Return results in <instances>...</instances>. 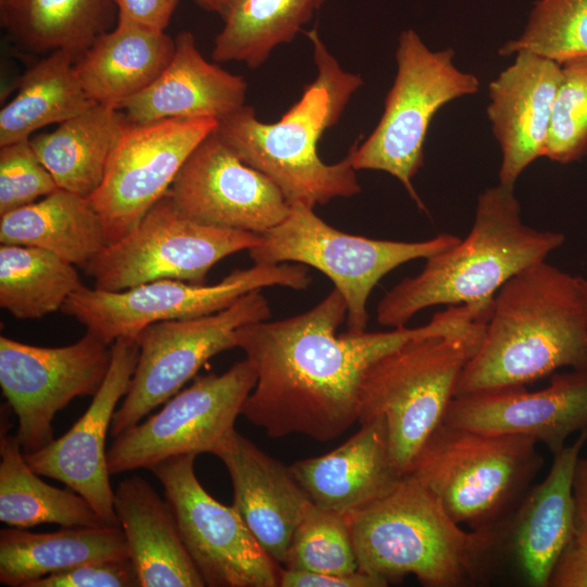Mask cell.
Segmentation results:
<instances>
[{"mask_svg": "<svg viewBox=\"0 0 587 587\" xmlns=\"http://www.w3.org/2000/svg\"><path fill=\"white\" fill-rule=\"evenodd\" d=\"M345 320L347 303L334 288L305 312L239 327L237 347L257 373L240 415L272 438L333 440L358 422L360 383L375 360L411 339L455 332L465 315L448 307L419 327L338 335Z\"/></svg>", "mask_w": 587, "mask_h": 587, "instance_id": "1", "label": "cell"}, {"mask_svg": "<svg viewBox=\"0 0 587 587\" xmlns=\"http://www.w3.org/2000/svg\"><path fill=\"white\" fill-rule=\"evenodd\" d=\"M580 278L546 260L509 279L495 295L483 339L454 396L525 386L563 367L587 373Z\"/></svg>", "mask_w": 587, "mask_h": 587, "instance_id": "2", "label": "cell"}, {"mask_svg": "<svg viewBox=\"0 0 587 587\" xmlns=\"http://www.w3.org/2000/svg\"><path fill=\"white\" fill-rule=\"evenodd\" d=\"M305 35L313 47L316 77L300 99L275 123L260 121L245 104L220 120L216 133L243 163L268 177L290 205L314 208L361 191L351 148L344 159L327 164L317 145L363 79L341 67L315 28Z\"/></svg>", "mask_w": 587, "mask_h": 587, "instance_id": "3", "label": "cell"}, {"mask_svg": "<svg viewBox=\"0 0 587 587\" xmlns=\"http://www.w3.org/2000/svg\"><path fill=\"white\" fill-rule=\"evenodd\" d=\"M360 571L387 584L413 575L428 587L480 583L499 563L504 524L470 532L414 476L345 515Z\"/></svg>", "mask_w": 587, "mask_h": 587, "instance_id": "4", "label": "cell"}, {"mask_svg": "<svg viewBox=\"0 0 587 587\" xmlns=\"http://www.w3.org/2000/svg\"><path fill=\"white\" fill-rule=\"evenodd\" d=\"M564 240L560 232L526 225L514 186L499 183L478 196L466 237L425 259L420 273L388 290L377 304L376 320L398 328L429 307L491 301L509 279L546 261Z\"/></svg>", "mask_w": 587, "mask_h": 587, "instance_id": "5", "label": "cell"}, {"mask_svg": "<svg viewBox=\"0 0 587 587\" xmlns=\"http://www.w3.org/2000/svg\"><path fill=\"white\" fill-rule=\"evenodd\" d=\"M489 314L449 334L411 339L375 360L363 374L358 423L384 417L390 455L402 475L410 473L420 450L442 423Z\"/></svg>", "mask_w": 587, "mask_h": 587, "instance_id": "6", "label": "cell"}, {"mask_svg": "<svg viewBox=\"0 0 587 587\" xmlns=\"http://www.w3.org/2000/svg\"><path fill=\"white\" fill-rule=\"evenodd\" d=\"M542 464L530 437L482 433L442 422L409 474L455 523L479 530L509 521Z\"/></svg>", "mask_w": 587, "mask_h": 587, "instance_id": "7", "label": "cell"}, {"mask_svg": "<svg viewBox=\"0 0 587 587\" xmlns=\"http://www.w3.org/2000/svg\"><path fill=\"white\" fill-rule=\"evenodd\" d=\"M454 51H432L413 29L403 30L396 50L397 72L372 134L352 147L355 171H382L396 177L419 209L426 207L412 178L424 161L430 122L448 102L478 91L479 80L454 64Z\"/></svg>", "mask_w": 587, "mask_h": 587, "instance_id": "8", "label": "cell"}, {"mask_svg": "<svg viewBox=\"0 0 587 587\" xmlns=\"http://www.w3.org/2000/svg\"><path fill=\"white\" fill-rule=\"evenodd\" d=\"M461 238L439 234L420 241L351 235L334 228L313 208L294 203L287 216L261 235L248 250L254 264L299 263L325 274L347 303V327L364 332L369 297L378 282L398 266L446 250Z\"/></svg>", "mask_w": 587, "mask_h": 587, "instance_id": "9", "label": "cell"}, {"mask_svg": "<svg viewBox=\"0 0 587 587\" xmlns=\"http://www.w3.org/2000/svg\"><path fill=\"white\" fill-rule=\"evenodd\" d=\"M310 284L302 264H253L233 271L213 285L158 279L118 291L83 285L61 311L111 346L118 338L137 339L146 327L158 322L218 312L253 290L273 286L302 290Z\"/></svg>", "mask_w": 587, "mask_h": 587, "instance_id": "10", "label": "cell"}, {"mask_svg": "<svg viewBox=\"0 0 587 587\" xmlns=\"http://www.w3.org/2000/svg\"><path fill=\"white\" fill-rule=\"evenodd\" d=\"M260 238L189 220L167 191L129 233L101 250L85 271L96 288L109 291L158 279L203 284L217 262L250 250Z\"/></svg>", "mask_w": 587, "mask_h": 587, "instance_id": "11", "label": "cell"}, {"mask_svg": "<svg viewBox=\"0 0 587 587\" xmlns=\"http://www.w3.org/2000/svg\"><path fill=\"white\" fill-rule=\"evenodd\" d=\"M271 308L261 290L208 315L158 322L137 337L139 354L110 434L116 437L165 403L212 357L237 347V329L268 320Z\"/></svg>", "mask_w": 587, "mask_h": 587, "instance_id": "12", "label": "cell"}, {"mask_svg": "<svg viewBox=\"0 0 587 587\" xmlns=\"http://www.w3.org/2000/svg\"><path fill=\"white\" fill-rule=\"evenodd\" d=\"M257 373L245 358L223 374L200 376L155 414L120 435L108 450L111 475L150 469L168 458L211 453L235 427Z\"/></svg>", "mask_w": 587, "mask_h": 587, "instance_id": "13", "label": "cell"}, {"mask_svg": "<svg viewBox=\"0 0 587 587\" xmlns=\"http://www.w3.org/2000/svg\"><path fill=\"white\" fill-rule=\"evenodd\" d=\"M197 454L163 460L149 470L164 488L185 547L210 587H277L280 566L233 507L214 499L195 473Z\"/></svg>", "mask_w": 587, "mask_h": 587, "instance_id": "14", "label": "cell"}, {"mask_svg": "<svg viewBox=\"0 0 587 587\" xmlns=\"http://www.w3.org/2000/svg\"><path fill=\"white\" fill-rule=\"evenodd\" d=\"M111 361V346L93 334L63 347H41L0 337V386L17 417L25 453L51 442L52 421L77 397H93Z\"/></svg>", "mask_w": 587, "mask_h": 587, "instance_id": "15", "label": "cell"}, {"mask_svg": "<svg viewBox=\"0 0 587 587\" xmlns=\"http://www.w3.org/2000/svg\"><path fill=\"white\" fill-rule=\"evenodd\" d=\"M217 124L215 118L199 117L127 126L101 185L88 198L109 243L129 233L170 190L187 159Z\"/></svg>", "mask_w": 587, "mask_h": 587, "instance_id": "16", "label": "cell"}, {"mask_svg": "<svg viewBox=\"0 0 587 587\" xmlns=\"http://www.w3.org/2000/svg\"><path fill=\"white\" fill-rule=\"evenodd\" d=\"M168 191L182 214L196 223L257 235L278 225L290 210L279 188L243 163L216 129L193 150Z\"/></svg>", "mask_w": 587, "mask_h": 587, "instance_id": "17", "label": "cell"}, {"mask_svg": "<svg viewBox=\"0 0 587 587\" xmlns=\"http://www.w3.org/2000/svg\"><path fill=\"white\" fill-rule=\"evenodd\" d=\"M138 354L137 339H116L111 345L105 378L86 412L61 437L36 451L24 452L37 474L70 487L111 526H120V523L113 505L105 438L116 405L127 392Z\"/></svg>", "mask_w": 587, "mask_h": 587, "instance_id": "18", "label": "cell"}, {"mask_svg": "<svg viewBox=\"0 0 587 587\" xmlns=\"http://www.w3.org/2000/svg\"><path fill=\"white\" fill-rule=\"evenodd\" d=\"M444 423L488 434L522 435L554 455L576 432L587 428V373L553 374L538 390L525 386L454 396Z\"/></svg>", "mask_w": 587, "mask_h": 587, "instance_id": "19", "label": "cell"}, {"mask_svg": "<svg viewBox=\"0 0 587 587\" xmlns=\"http://www.w3.org/2000/svg\"><path fill=\"white\" fill-rule=\"evenodd\" d=\"M560 79V63L520 51L490 82L487 115L501 149L500 184L514 186L524 170L544 157Z\"/></svg>", "mask_w": 587, "mask_h": 587, "instance_id": "20", "label": "cell"}, {"mask_svg": "<svg viewBox=\"0 0 587 587\" xmlns=\"http://www.w3.org/2000/svg\"><path fill=\"white\" fill-rule=\"evenodd\" d=\"M234 490L233 507L262 546L284 566L295 532L312 503L289 466L263 452L235 428L214 448Z\"/></svg>", "mask_w": 587, "mask_h": 587, "instance_id": "21", "label": "cell"}, {"mask_svg": "<svg viewBox=\"0 0 587 587\" xmlns=\"http://www.w3.org/2000/svg\"><path fill=\"white\" fill-rule=\"evenodd\" d=\"M586 441L587 428L554 454L547 476L529 488L504 525L501 555H511L528 586L548 587L554 564L574 537L573 477Z\"/></svg>", "mask_w": 587, "mask_h": 587, "instance_id": "22", "label": "cell"}, {"mask_svg": "<svg viewBox=\"0 0 587 587\" xmlns=\"http://www.w3.org/2000/svg\"><path fill=\"white\" fill-rule=\"evenodd\" d=\"M360 425L336 449L289 466L315 505L341 515L384 497L404 476L392 462L384 417L376 416Z\"/></svg>", "mask_w": 587, "mask_h": 587, "instance_id": "23", "label": "cell"}, {"mask_svg": "<svg viewBox=\"0 0 587 587\" xmlns=\"http://www.w3.org/2000/svg\"><path fill=\"white\" fill-rule=\"evenodd\" d=\"M247 82L208 62L191 32L175 38L173 57L145 90L122 104L130 124L167 118L210 117L217 121L245 105Z\"/></svg>", "mask_w": 587, "mask_h": 587, "instance_id": "24", "label": "cell"}, {"mask_svg": "<svg viewBox=\"0 0 587 587\" xmlns=\"http://www.w3.org/2000/svg\"><path fill=\"white\" fill-rule=\"evenodd\" d=\"M113 505L139 587L205 586L170 503L147 480L135 475L120 482Z\"/></svg>", "mask_w": 587, "mask_h": 587, "instance_id": "25", "label": "cell"}, {"mask_svg": "<svg viewBox=\"0 0 587 587\" xmlns=\"http://www.w3.org/2000/svg\"><path fill=\"white\" fill-rule=\"evenodd\" d=\"M175 39L117 21L75 60L76 75L96 103L120 109L150 86L170 63Z\"/></svg>", "mask_w": 587, "mask_h": 587, "instance_id": "26", "label": "cell"}, {"mask_svg": "<svg viewBox=\"0 0 587 587\" xmlns=\"http://www.w3.org/2000/svg\"><path fill=\"white\" fill-rule=\"evenodd\" d=\"M129 124L122 110L93 103L54 130L33 135L29 142L60 189L89 198Z\"/></svg>", "mask_w": 587, "mask_h": 587, "instance_id": "27", "label": "cell"}, {"mask_svg": "<svg viewBox=\"0 0 587 587\" xmlns=\"http://www.w3.org/2000/svg\"><path fill=\"white\" fill-rule=\"evenodd\" d=\"M129 559L121 526L63 527L53 533L25 528L0 532V583L25 587L28 583L77 565Z\"/></svg>", "mask_w": 587, "mask_h": 587, "instance_id": "28", "label": "cell"}, {"mask_svg": "<svg viewBox=\"0 0 587 587\" xmlns=\"http://www.w3.org/2000/svg\"><path fill=\"white\" fill-rule=\"evenodd\" d=\"M0 243L39 248L85 268L109 241L89 199L58 188L0 215Z\"/></svg>", "mask_w": 587, "mask_h": 587, "instance_id": "29", "label": "cell"}, {"mask_svg": "<svg viewBox=\"0 0 587 587\" xmlns=\"http://www.w3.org/2000/svg\"><path fill=\"white\" fill-rule=\"evenodd\" d=\"M114 7L112 0H0V23L27 51L64 50L76 60L107 32Z\"/></svg>", "mask_w": 587, "mask_h": 587, "instance_id": "30", "label": "cell"}, {"mask_svg": "<svg viewBox=\"0 0 587 587\" xmlns=\"http://www.w3.org/2000/svg\"><path fill=\"white\" fill-rule=\"evenodd\" d=\"M67 51L48 53L17 82V92L0 110V147L28 140L35 132L62 123L96 103L83 88Z\"/></svg>", "mask_w": 587, "mask_h": 587, "instance_id": "31", "label": "cell"}, {"mask_svg": "<svg viewBox=\"0 0 587 587\" xmlns=\"http://www.w3.org/2000/svg\"><path fill=\"white\" fill-rule=\"evenodd\" d=\"M0 521L16 528L108 525L78 494L47 484L27 463L16 435L1 428Z\"/></svg>", "mask_w": 587, "mask_h": 587, "instance_id": "32", "label": "cell"}, {"mask_svg": "<svg viewBox=\"0 0 587 587\" xmlns=\"http://www.w3.org/2000/svg\"><path fill=\"white\" fill-rule=\"evenodd\" d=\"M326 0H227L212 59L261 66L272 51L303 29Z\"/></svg>", "mask_w": 587, "mask_h": 587, "instance_id": "33", "label": "cell"}, {"mask_svg": "<svg viewBox=\"0 0 587 587\" xmlns=\"http://www.w3.org/2000/svg\"><path fill=\"white\" fill-rule=\"evenodd\" d=\"M83 286L74 264L27 246H0V305L17 320L61 310Z\"/></svg>", "mask_w": 587, "mask_h": 587, "instance_id": "34", "label": "cell"}, {"mask_svg": "<svg viewBox=\"0 0 587 587\" xmlns=\"http://www.w3.org/2000/svg\"><path fill=\"white\" fill-rule=\"evenodd\" d=\"M529 51L558 63L587 57V0H538L522 35L499 48L501 57Z\"/></svg>", "mask_w": 587, "mask_h": 587, "instance_id": "35", "label": "cell"}, {"mask_svg": "<svg viewBox=\"0 0 587 587\" xmlns=\"http://www.w3.org/2000/svg\"><path fill=\"white\" fill-rule=\"evenodd\" d=\"M283 567L316 573L357 572V557L345 515L312 502L295 532Z\"/></svg>", "mask_w": 587, "mask_h": 587, "instance_id": "36", "label": "cell"}, {"mask_svg": "<svg viewBox=\"0 0 587 587\" xmlns=\"http://www.w3.org/2000/svg\"><path fill=\"white\" fill-rule=\"evenodd\" d=\"M587 153V57L561 63L544 157L567 164Z\"/></svg>", "mask_w": 587, "mask_h": 587, "instance_id": "37", "label": "cell"}, {"mask_svg": "<svg viewBox=\"0 0 587 587\" xmlns=\"http://www.w3.org/2000/svg\"><path fill=\"white\" fill-rule=\"evenodd\" d=\"M58 188L29 139L0 147V215L30 204Z\"/></svg>", "mask_w": 587, "mask_h": 587, "instance_id": "38", "label": "cell"}, {"mask_svg": "<svg viewBox=\"0 0 587 587\" xmlns=\"http://www.w3.org/2000/svg\"><path fill=\"white\" fill-rule=\"evenodd\" d=\"M139 587L129 559L87 562L28 583L25 587Z\"/></svg>", "mask_w": 587, "mask_h": 587, "instance_id": "39", "label": "cell"}, {"mask_svg": "<svg viewBox=\"0 0 587 587\" xmlns=\"http://www.w3.org/2000/svg\"><path fill=\"white\" fill-rule=\"evenodd\" d=\"M388 584L374 575L358 570L353 573H316L282 567L280 587H385Z\"/></svg>", "mask_w": 587, "mask_h": 587, "instance_id": "40", "label": "cell"}, {"mask_svg": "<svg viewBox=\"0 0 587 587\" xmlns=\"http://www.w3.org/2000/svg\"><path fill=\"white\" fill-rule=\"evenodd\" d=\"M117 21L155 32H164L179 0H112Z\"/></svg>", "mask_w": 587, "mask_h": 587, "instance_id": "41", "label": "cell"}, {"mask_svg": "<svg viewBox=\"0 0 587 587\" xmlns=\"http://www.w3.org/2000/svg\"><path fill=\"white\" fill-rule=\"evenodd\" d=\"M548 587H587V542L573 537L551 572Z\"/></svg>", "mask_w": 587, "mask_h": 587, "instance_id": "42", "label": "cell"}, {"mask_svg": "<svg viewBox=\"0 0 587 587\" xmlns=\"http://www.w3.org/2000/svg\"><path fill=\"white\" fill-rule=\"evenodd\" d=\"M574 537L587 542V455L578 458L573 477Z\"/></svg>", "mask_w": 587, "mask_h": 587, "instance_id": "43", "label": "cell"}, {"mask_svg": "<svg viewBox=\"0 0 587 587\" xmlns=\"http://www.w3.org/2000/svg\"><path fill=\"white\" fill-rule=\"evenodd\" d=\"M196 4L208 12L223 14L227 0H192Z\"/></svg>", "mask_w": 587, "mask_h": 587, "instance_id": "44", "label": "cell"}, {"mask_svg": "<svg viewBox=\"0 0 587 587\" xmlns=\"http://www.w3.org/2000/svg\"><path fill=\"white\" fill-rule=\"evenodd\" d=\"M582 287H583V290H584V295H585V298H586V301H587V278L585 277H582Z\"/></svg>", "mask_w": 587, "mask_h": 587, "instance_id": "45", "label": "cell"}]
</instances>
